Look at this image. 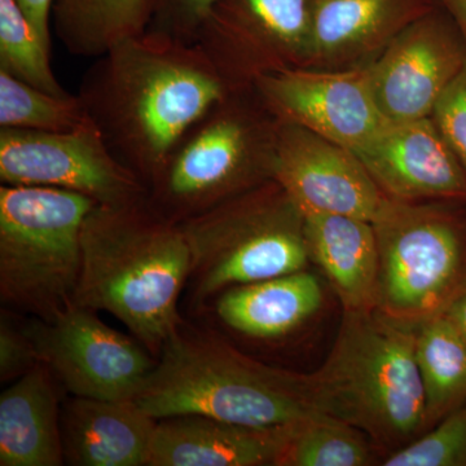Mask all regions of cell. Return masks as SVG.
<instances>
[{"instance_id":"cell-12","label":"cell","mask_w":466,"mask_h":466,"mask_svg":"<svg viewBox=\"0 0 466 466\" xmlns=\"http://www.w3.org/2000/svg\"><path fill=\"white\" fill-rule=\"evenodd\" d=\"M466 64V43L449 15L428 12L401 29L370 69L373 96L388 122L431 116Z\"/></svg>"},{"instance_id":"cell-4","label":"cell","mask_w":466,"mask_h":466,"mask_svg":"<svg viewBox=\"0 0 466 466\" xmlns=\"http://www.w3.org/2000/svg\"><path fill=\"white\" fill-rule=\"evenodd\" d=\"M416 329L377 309L343 311L327 359L309 373L318 412L355 426L388 456L425 431Z\"/></svg>"},{"instance_id":"cell-18","label":"cell","mask_w":466,"mask_h":466,"mask_svg":"<svg viewBox=\"0 0 466 466\" xmlns=\"http://www.w3.org/2000/svg\"><path fill=\"white\" fill-rule=\"evenodd\" d=\"M433 9L429 0H311L305 58L361 56Z\"/></svg>"},{"instance_id":"cell-32","label":"cell","mask_w":466,"mask_h":466,"mask_svg":"<svg viewBox=\"0 0 466 466\" xmlns=\"http://www.w3.org/2000/svg\"><path fill=\"white\" fill-rule=\"evenodd\" d=\"M438 3L458 27L466 43V0H438Z\"/></svg>"},{"instance_id":"cell-24","label":"cell","mask_w":466,"mask_h":466,"mask_svg":"<svg viewBox=\"0 0 466 466\" xmlns=\"http://www.w3.org/2000/svg\"><path fill=\"white\" fill-rule=\"evenodd\" d=\"M88 122L78 95L48 94L0 70V128L60 133Z\"/></svg>"},{"instance_id":"cell-3","label":"cell","mask_w":466,"mask_h":466,"mask_svg":"<svg viewBox=\"0 0 466 466\" xmlns=\"http://www.w3.org/2000/svg\"><path fill=\"white\" fill-rule=\"evenodd\" d=\"M135 401L156 420L201 415L260 428L320 413L309 373L268 366L186 320L165 343Z\"/></svg>"},{"instance_id":"cell-5","label":"cell","mask_w":466,"mask_h":466,"mask_svg":"<svg viewBox=\"0 0 466 466\" xmlns=\"http://www.w3.org/2000/svg\"><path fill=\"white\" fill-rule=\"evenodd\" d=\"M257 94V92H256ZM233 88L175 144L148 184V202L180 223L275 180L280 121L257 94L245 103Z\"/></svg>"},{"instance_id":"cell-6","label":"cell","mask_w":466,"mask_h":466,"mask_svg":"<svg viewBox=\"0 0 466 466\" xmlns=\"http://www.w3.org/2000/svg\"><path fill=\"white\" fill-rule=\"evenodd\" d=\"M180 227L191 249L187 297L193 311L238 285L308 268L303 214L276 180Z\"/></svg>"},{"instance_id":"cell-20","label":"cell","mask_w":466,"mask_h":466,"mask_svg":"<svg viewBox=\"0 0 466 466\" xmlns=\"http://www.w3.org/2000/svg\"><path fill=\"white\" fill-rule=\"evenodd\" d=\"M321 303L323 289L317 276L303 269L223 291L214 300V311L232 332L274 341L314 317Z\"/></svg>"},{"instance_id":"cell-14","label":"cell","mask_w":466,"mask_h":466,"mask_svg":"<svg viewBox=\"0 0 466 466\" xmlns=\"http://www.w3.org/2000/svg\"><path fill=\"white\" fill-rule=\"evenodd\" d=\"M386 198L465 204L466 177L431 116L386 122L354 150Z\"/></svg>"},{"instance_id":"cell-19","label":"cell","mask_w":466,"mask_h":466,"mask_svg":"<svg viewBox=\"0 0 466 466\" xmlns=\"http://www.w3.org/2000/svg\"><path fill=\"white\" fill-rule=\"evenodd\" d=\"M309 262L321 269L343 311L376 309L379 249L375 227L360 218L303 216Z\"/></svg>"},{"instance_id":"cell-33","label":"cell","mask_w":466,"mask_h":466,"mask_svg":"<svg viewBox=\"0 0 466 466\" xmlns=\"http://www.w3.org/2000/svg\"><path fill=\"white\" fill-rule=\"evenodd\" d=\"M444 315L455 325L460 336H461L462 341L466 345V290L462 291L458 299L453 300L452 305L447 309Z\"/></svg>"},{"instance_id":"cell-23","label":"cell","mask_w":466,"mask_h":466,"mask_svg":"<svg viewBox=\"0 0 466 466\" xmlns=\"http://www.w3.org/2000/svg\"><path fill=\"white\" fill-rule=\"evenodd\" d=\"M376 452L355 426L317 413L291 425L279 466H368L375 464Z\"/></svg>"},{"instance_id":"cell-17","label":"cell","mask_w":466,"mask_h":466,"mask_svg":"<svg viewBox=\"0 0 466 466\" xmlns=\"http://www.w3.org/2000/svg\"><path fill=\"white\" fill-rule=\"evenodd\" d=\"M61 390L51 370L39 363L2 392L0 466L66 464Z\"/></svg>"},{"instance_id":"cell-2","label":"cell","mask_w":466,"mask_h":466,"mask_svg":"<svg viewBox=\"0 0 466 466\" xmlns=\"http://www.w3.org/2000/svg\"><path fill=\"white\" fill-rule=\"evenodd\" d=\"M182 227L143 200L92 208L82 227L75 305L109 312L157 359L184 319L179 299L191 274Z\"/></svg>"},{"instance_id":"cell-25","label":"cell","mask_w":466,"mask_h":466,"mask_svg":"<svg viewBox=\"0 0 466 466\" xmlns=\"http://www.w3.org/2000/svg\"><path fill=\"white\" fill-rule=\"evenodd\" d=\"M50 51L17 0H0V70L48 94L67 92L52 72Z\"/></svg>"},{"instance_id":"cell-10","label":"cell","mask_w":466,"mask_h":466,"mask_svg":"<svg viewBox=\"0 0 466 466\" xmlns=\"http://www.w3.org/2000/svg\"><path fill=\"white\" fill-rule=\"evenodd\" d=\"M0 180L81 193L99 205L148 198L146 184L115 157L91 121L60 133L0 128Z\"/></svg>"},{"instance_id":"cell-21","label":"cell","mask_w":466,"mask_h":466,"mask_svg":"<svg viewBox=\"0 0 466 466\" xmlns=\"http://www.w3.org/2000/svg\"><path fill=\"white\" fill-rule=\"evenodd\" d=\"M156 0H54L51 24L69 54L96 58L149 29Z\"/></svg>"},{"instance_id":"cell-11","label":"cell","mask_w":466,"mask_h":466,"mask_svg":"<svg viewBox=\"0 0 466 466\" xmlns=\"http://www.w3.org/2000/svg\"><path fill=\"white\" fill-rule=\"evenodd\" d=\"M253 87L279 121L351 150L360 148L388 122L373 96L368 66L343 72L283 67L259 76Z\"/></svg>"},{"instance_id":"cell-15","label":"cell","mask_w":466,"mask_h":466,"mask_svg":"<svg viewBox=\"0 0 466 466\" xmlns=\"http://www.w3.org/2000/svg\"><path fill=\"white\" fill-rule=\"evenodd\" d=\"M293 424L260 428L201 415L167 417L157 420L148 466H279Z\"/></svg>"},{"instance_id":"cell-22","label":"cell","mask_w":466,"mask_h":466,"mask_svg":"<svg viewBox=\"0 0 466 466\" xmlns=\"http://www.w3.org/2000/svg\"><path fill=\"white\" fill-rule=\"evenodd\" d=\"M416 361L425 397V431L466 403V345L446 315L416 329Z\"/></svg>"},{"instance_id":"cell-7","label":"cell","mask_w":466,"mask_h":466,"mask_svg":"<svg viewBox=\"0 0 466 466\" xmlns=\"http://www.w3.org/2000/svg\"><path fill=\"white\" fill-rule=\"evenodd\" d=\"M96 205L52 187H0L3 308L52 321L73 305L82 271V227Z\"/></svg>"},{"instance_id":"cell-1","label":"cell","mask_w":466,"mask_h":466,"mask_svg":"<svg viewBox=\"0 0 466 466\" xmlns=\"http://www.w3.org/2000/svg\"><path fill=\"white\" fill-rule=\"evenodd\" d=\"M229 90L196 43L148 29L96 57L76 95L110 152L148 188L177 140Z\"/></svg>"},{"instance_id":"cell-26","label":"cell","mask_w":466,"mask_h":466,"mask_svg":"<svg viewBox=\"0 0 466 466\" xmlns=\"http://www.w3.org/2000/svg\"><path fill=\"white\" fill-rule=\"evenodd\" d=\"M383 466H466V403L415 441L383 458Z\"/></svg>"},{"instance_id":"cell-13","label":"cell","mask_w":466,"mask_h":466,"mask_svg":"<svg viewBox=\"0 0 466 466\" xmlns=\"http://www.w3.org/2000/svg\"><path fill=\"white\" fill-rule=\"evenodd\" d=\"M275 180L306 214H339L373 222L386 196L354 150L300 126L280 122Z\"/></svg>"},{"instance_id":"cell-30","label":"cell","mask_w":466,"mask_h":466,"mask_svg":"<svg viewBox=\"0 0 466 466\" xmlns=\"http://www.w3.org/2000/svg\"><path fill=\"white\" fill-rule=\"evenodd\" d=\"M218 0H156L149 29L168 34L180 41L196 43L205 21Z\"/></svg>"},{"instance_id":"cell-9","label":"cell","mask_w":466,"mask_h":466,"mask_svg":"<svg viewBox=\"0 0 466 466\" xmlns=\"http://www.w3.org/2000/svg\"><path fill=\"white\" fill-rule=\"evenodd\" d=\"M26 325L39 360L73 397L135 400L157 363L135 337L75 303L55 320L30 318Z\"/></svg>"},{"instance_id":"cell-31","label":"cell","mask_w":466,"mask_h":466,"mask_svg":"<svg viewBox=\"0 0 466 466\" xmlns=\"http://www.w3.org/2000/svg\"><path fill=\"white\" fill-rule=\"evenodd\" d=\"M42 41L51 48V14L54 0H17Z\"/></svg>"},{"instance_id":"cell-16","label":"cell","mask_w":466,"mask_h":466,"mask_svg":"<svg viewBox=\"0 0 466 466\" xmlns=\"http://www.w3.org/2000/svg\"><path fill=\"white\" fill-rule=\"evenodd\" d=\"M156 425L135 400L70 395L61 407L66 464L148 466Z\"/></svg>"},{"instance_id":"cell-28","label":"cell","mask_w":466,"mask_h":466,"mask_svg":"<svg viewBox=\"0 0 466 466\" xmlns=\"http://www.w3.org/2000/svg\"><path fill=\"white\" fill-rule=\"evenodd\" d=\"M38 351L27 329L14 309L0 312V381L14 382L38 366Z\"/></svg>"},{"instance_id":"cell-27","label":"cell","mask_w":466,"mask_h":466,"mask_svg":"<svg viewBox=\"0 0 466 466\" xmlns=\"http://www.w3.org/2000/svg\"><path fill=\"white\" fill-rule=\"evenodd\" d=\"M267 27L290 60L305 57L311 0H238Z\"/></svg>"},{"instance_id":"cell-29","label":"cell","mask_w":466,"mask_h":466,"mask_svg":"<svg viewBox=\"0 0 466 466\" xmlns=\"http://www.w3.org/2000/svg\"><path fill=\"white\" fill-rule=\"evenodd\" d=\"M431 116L466 177V64L441 94Z\"/></svg>"},{"instance_id":"cell-8","label":"cell","mask_w":466,"mask_h":466,"mask_svg":"<svg viewBox=\"0 0 466 466\" xmlns=\"http://www.w3.org/2000/svg\"><path fill=\"white\" fill-rule=\"evenodd\" d=\"M450 202L386 198L372 225L376 309L404 327L441 317L466 290V216Z\"/></svg>"}]
</instances>
